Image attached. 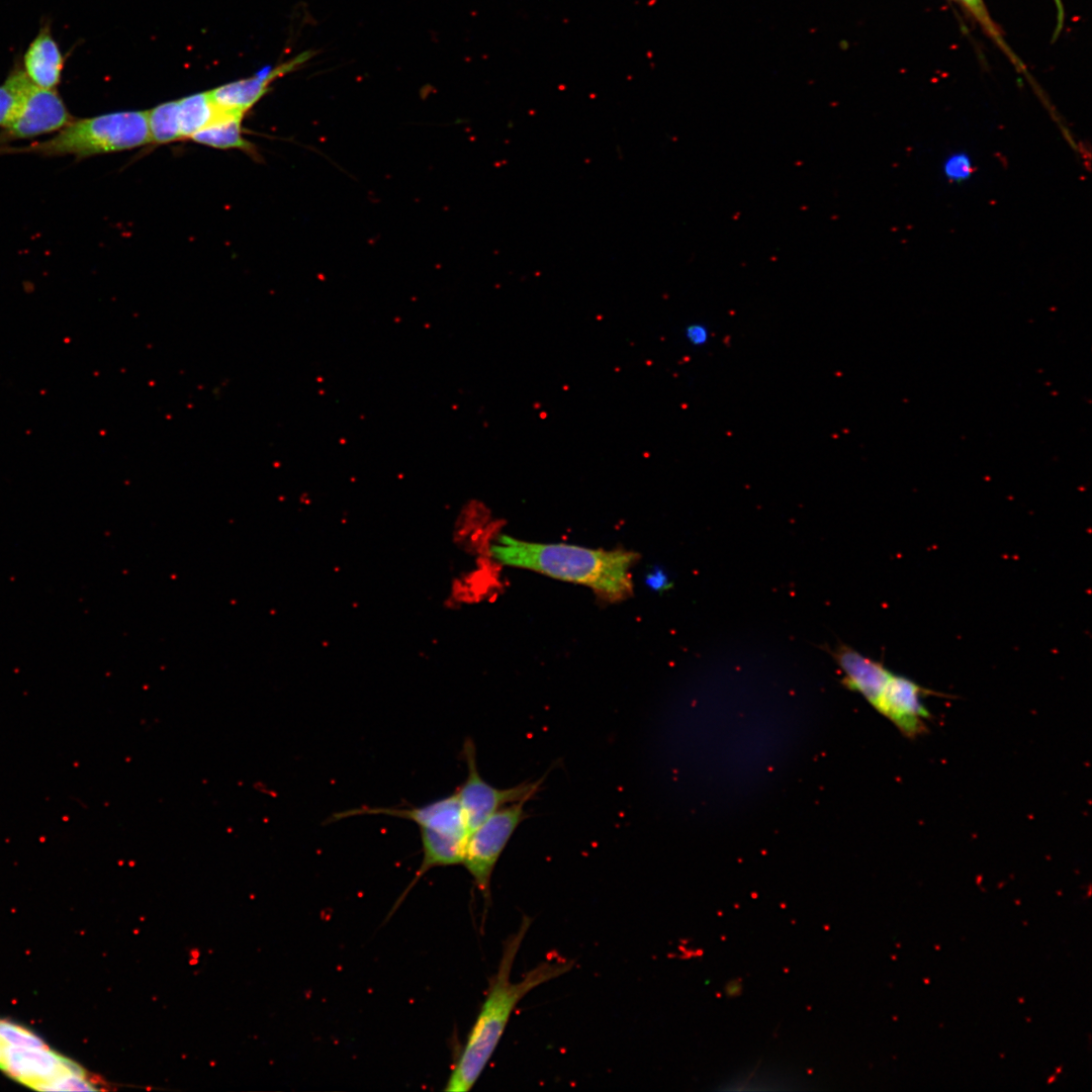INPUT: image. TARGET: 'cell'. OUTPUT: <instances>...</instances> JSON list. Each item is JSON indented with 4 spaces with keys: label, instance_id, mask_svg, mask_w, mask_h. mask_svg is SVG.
Wrapping results in <instances>:
<instances>
[{
    "label": "cell",
    "instance_id": "6da1fadb",
    "mask_svg": "<svg viewBox=\"0 0 1092 1092\" xmlns=\"http://www.w3.org/2000/svg\"><path fill=\"white\" fill-rule=\"evenodd\" d=\"M530 924L531 920L524 917L518 931L506 940L497 971L490 979L485 999L449 1075L445 1091H469L489 1062L519 1002L536 987L572 969V962L546 961L527 972L519 982L511 980L515 959Z\"/></svg>",
    "mask_w": 1092,
    "mask_h": 1092
},
{
    "label": "cell",
    "instance_id": "7a4b0ae2",
    "mask_svg": "<svg viewBox=\"0 0 1092 1092\" xmlns=\"http://www.w3.org/2000/svg\"><path fill=\"white\" fill-rule=\"evenodd\" d=\"M496 562L586 585L610 601L632 593L631 567L638 555L563 543H535L499 534L488 545Z\"/></svg>",
    "mask_w": 1092,
    "mask_h": 1092
},
{
    "label": "cell",
    "instance_id": "3957f363",
    "mask_svg": "<svg viewBox=\"0 0 1092 1092\" xmlns=\"http://www.w3.org/2000/svg\"><path fill=\"white\" fill-rule=\"evenodd\" d=\"M151 143L148 113L119 111L73 119L44 141L22 148L1 147L0 154H36L44 157L95 155L134 149Z\"/></svg>",
    "mask_w": 1092,
    "mask_h": 1092
},
{
    "label": "cell",
    "instance_id": "277c9868",
    "mask_svg": "<svg viewBox=\"0 0 1092 1092\" xmlns=\"http://www.w3.org/2000/svg\"><path fill=\"white\" fill-rule=\"evenodd\" d=\"M522 800L494 812L468 834L462 864L485 903L490 899V882L495 864L519 825L526 819Z\"/></svg>",
    "mask_w": 1092,
    "mask_h": 1092
},
{
    "label": "cell",
    "instance_id": "5b68a950",
    "mask_svg": "<svg viewBox=\"0 0 1092 1092\" xmlns=\"http://www.w3.org/2000/svg\"><path fill=\"white\" fill-rule=\"evenodd\" d=\"M462 754L467 765V776L455 792L468 833L503 807L522 800L529 801L543 783V779H539L511 788H496L482 779L477 767L476 748L471 738L465 739Z\"/></svg>",
    "mask_w": 1092,
    "mask_h": 1092
},
{
    "label": "cell",
    "instance_id": "8992f818",
    "mask_svg": "<svg viewBox=\"0 0 1092 1092\" xmlns=\"http://www.w3.org/2000/svg\"><path fill=\"white\" fill-rule=\"evenodd\" d=\"M74 117L56 89L31 83L17 116L0 132V147L5 144L59 131Z\"/></svg>",
    "mask_w": 1092,
    "mask_h": 1092
},
{
    "label": "cell",
    "instance_id": "52a82bcc",
    "mask_svg": "<svg viewBox=\"0 0 1092 1092\" xmlns=\"http://www.w3.org/2000/svg\"><path fill=\"white\" fill-rule=\"evenodd\" d=\"M359 815H385L412 821L419 828L432 829L458 836H468L461 806L456 792L422 806L410 808L362 807L338 812L331 821Z\"/></svg>",
    "mask_w": 1092,
    "mask_h": 1092
},
{
    "label": "cell",
    "instance_id": "ba28073f",
    "mask_svg": "<svg viewBox=\"0 0 1092 1092\" xmlns=\"http://www.w3.org/2000/svg\"><path fill=\"white\" fill-rule=\"evenodd\" d=\"M930 693L914 680L893 673L876 710L905 737L915 738L927 730L925 721L930 718V712L922 698Z\"/></svg>",
    "mask_w": 1092,
    "mask_h": 1092
},
{
    "label": "cell",
    "instance_id": "9c48e42d",
    "mask_svg": "<svg viewBox=\"0 0 1092 1092\" xmlns=\"http://www.w3.org/2000/svg\"><path fill=\"white\" fill-rule=\"evenodd\" d=\"M0 1069L14 1080L38 1090L61 1074L79 1070L81 1067L47 1045H3Z\"/></svg>",
    "mask_w": 1092,
    "mask_h": 1092
},
{
    "label": "cell",
    "instance_id": "30bf717a",
    "mask_svg": "<svg viewBox=\"0 0 1092 1092\" xmlns=\"http://www.w3.org/2000/svg\"><path fill=\"white\" fill-rule=\"evenodd\" d=\"M313 55L314 52H304L264 75L219 86L208 91L209 97L218 113L244 117L245 113L267 93L275 79L294 71Z\"/></svg>",
    "mask_w": 1092,
    "mask_h": 1092
},
{
    "label": "cell",
    "instance_id": "8fae6325",
    "mask_svg": "<svg viewBox=\"0 0 1092 1092\" xmlns=\"http://www.w3.org/2000/svg\"><path fill=\"white\" fill-rule=\"evenodd\" d=\"M833 656L843 672L842 685L860 694L876 709L893 673L883 663L845 645L837 647Z\"/></svg>",
    "mask_w": 1092,
    "mask_h": 1092
},
{
    "label": "cell",
    "instance_id": "7c38bea8",
    "mask_svg": "<svg viewBox=\"0 0 1092 1092\" xmlns=\"http://www.w3.org/2000/svg\"><path fill=\"white\" fill-rule=\"evenodd\" d=\"M65 57L54 38L50 24H44L23 56V71L38 87L56 89L62 79Z\"/></svg>",
    "mask_w": 1092,
    "mask_h": 1092
},
{
    "label": "cell",
    "instance_id": "4fadbf2b",
    "mask_svg": "<svg viewBox=\"0 0 1092 1092\" xmlns=\"http://www.w3.org/2000/svg\"><path fill=\"white\" fill-rule=\"evenodd\" d=\"M468 837V836H467ZM467 837L420 828L423 858L403 895L430 870L462 864Z\"/></svg>",
    "mask_w": 1092,
    "mask_h": 1092
},
{
    "label": "cell",
    "instance_id": "5bb4252c",
    "mask_svg": "<svg viewBox=\"0 0 1092 1092\" xmlns=\"http://www.w3.org/2000/svg\"><path fill=\"white\" fill-rule=\"evenodd\" d=\"M243 117L218 113L207 126L191 139L201 145L217 149H239L252 153L254 147L242 134Z\"/></svg>",
    "mask_w": 1092,
    "mask_h": 1092
},
{
    "label": "cell",
    "instance_id": "9a60e30c",
    "mask_svg": "<svg viewBox=\"0 0 1092 1092\" xmlns=\"http://www.w3.org/2000/svg\"><path fill=\"white\" fill-rule=\"evenodd\" d=\"M180 138H192L218 115L208 92L197 93L177 100Z\"/></svg>",
    "mask_w": 1092,
    "mask_h": 1092
},
{
    "label": "cell",
    "instance_id": "2e32d148",
    "mask_svg": "<svg viewBox=\"0 0 1092 1092\" xmlns=\"http://www.w3.org/2000/svg\"><path fill=\"white\" fill-rule=\"evenodd\" d=\"M31 83L23 69L15 67L0 85V127L13 122Z\"/></svg>",
    "mask_w": 1092,
    "mask_h": 1092
},
{
    "label": "cell",
    "instance_id": "e0dca14e",
    "mask_svg": "<svg viewBox=\"0 0 1092 1092\" xmlns=\"http://www.w3.org/2000/svg\"><path fill=\"white\" fill-rule=\"evenodd\" d=\"M147 113L151 143L168 144L181 140L177 100L160 104Z\"/></svg>",
    "mask_w": 1092,
    "mask_h": 1092
},
{
    "label": "cell",
    "instance_id": "ac0fdd59",
    "mask_svg": "<svg viewBox=\"0 0 1092 1092\" xmlns=\"http://www.w3.org/2000/svg\"><path fill=\"white\" fill-rule=\"evenodd\" d=\"M972 157L964 151H954L948 154L942 164L943 177L951 183L961 184L969 180L974 173Z\"/></svg>",
    "mask_w": 1092,
    "mask_h": 1092
},
{
    "label": "cell",
    "instance_id": "d6986e66",
    "mask_svg": "<svg viewBox=\"0 0 1092 1092\" xmlns=\"http://www.w3.org/2000/svg\"><path fill=\"white\" fill-rule=\"evenodd\" d=\"M3 1045L38 1048L47 1044L27 1028L0 1019V1046Z\"/></svg>",
    "mask_w": 1092,
    "mask_h": 1092
},
{
    "label": "cell",
    "instance_id": "ffe728a7",
    "mask_svg": "<svg viewBox=\"0 0 1092 1092\" xmlns=\"http://www.w3.org/2000/svg\"><path fill=\"white\" fill-rule=\"evenodd\" d=\"M40 1091H95L97 1088L89 1081L85 1071H70L61 1074L52 1081L43 1084Z\"/></svg>",
    "mask_w": 1092,
    "mask_h": 1092
},
{
    "label": "cell",
    "instance_id": "44dd1931",
    "mask_svg": "<svg viewBox=\"0 0 1092 1092\" xmlns=\"http://www.w3.org/2000/svg\"><path fill=\"white\" fill-rule=\"evenodd\" d=\"M961 1L971 11V13L977 18V20L985 28V30L989 33V35L992 36L996 40V42L1001 48H1003L1005 50V52L1008 53V49L1005 46L1004 40L1002 39L1001 33L997 29L996 25L993 23L991 18L989 17V14H988V12L986 10V7H985L983 1L982 0H961Z\"/></svg>",
    "mask_w": 1092,
    "mask_h": 1092
},
{
    "label": "cell",
    "instance_id": "7402d4cb",
    "mask_svg": "<svg viewBox=\"0 0 1092 1092\" xmlns=\"http://www.w3.org/2000/svg\"><path fill=\"white\" fill-rule=\"evenodd\" d=\"M685 338L688 343L696 348L704 347L710 340V330L706 324L692 323L689 324L685 331Z\"/></svg>",
    "mask_w": 1092,
    "mask_h": 1092
},
{
    "label": "cell",
    "instance_id": "603a6c76",
    "mask_svg": "<svg viewBox=\"0 0 1092 1092\" xmlns=\"http://www.w3.org/2000/svg\"><path fill=\"white\" fill-rule=\"evenodd\" d=\"M1055 2H1056V5H1057L1058 15H1059V22H1058L1059 26H1058V30H1057V31H1059L1060 26L1062 25L1064 13H1063L1061 0H1055Z\"/></svg>",
    "mask_w": 1092,
    "mask_h": 1092
},
{
    "label": "cell",
    "instance_id": "cb8c5ba5",
    "mask_svg": "<svg viewBox=\"0 0 1092 1092\" xmlns=\"http://www.w3.org/2000/svg\"><path fill=\"white\" fill-rule=\"evenodd\" d=\"M1 1056H2V1048L0 1046V1062H1Z\"/></svg>",
    "mask_w": 1092,
    "mask_h": 1092
}]
</instances>
